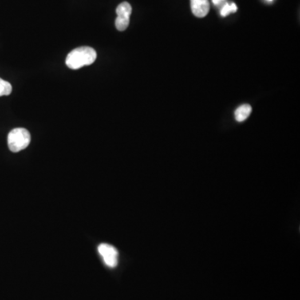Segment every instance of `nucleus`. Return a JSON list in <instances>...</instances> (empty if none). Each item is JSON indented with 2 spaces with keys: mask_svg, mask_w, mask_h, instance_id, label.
<instances>
[{
  "mask_svg": "<svg viewBox=\"0 0 300 300\" xmlns=\"http://www.w3.org/2000/svg\"><path fill=\"white\" fill-rule=\"evenodd\" d=\"M97 59L96 51L91 47H80L71 51L67 55V66L71 69H79L82 67L88 66L95 63Z\"/></svg>",
  "mask_w": 300,
  "mask_h": 300,
  "instance_id": "obj_1",
  "label": "nucleus"
},
{
  "mask_svg": "<svg viewBox=\"0 0 300 300\" xmlns=\"http://www.w3.org/2000/svg\"><path fill=\"white\" fill-rule=\"evenodd\" d=\"M30 134L24 128H14L8 135V145L13 153H18L26 148L30 144Z\"/></svg>",
  "mask_w": 300,
  "mask_h": 300,
  "instance_id": "obj_2",
  "label": "nucleus"
},
{
  "mask_svg": "<svg viewBox=\"0 0 300 300\" xmlns=\"http://www.w3.org/2000/svg\"><path fill=\"white\" fill-rule=\"evenodd\" d=\"M132 13V7L128 2H123L117 7V18L115 20V26L119 31H124L129 25V17Z\"/></svg>",
  "mask_w": 300,
  "mask_h": 300,
  "instance_id": "obj_3",
  "label": "nucleus"
},
{
  "mask_svg": "<svg viewBox=\"0 0 300 300\" xmlns=\"http://www.w3.org/2000/svg\"><path fill=\"white\" fill-rule=\"evenodd\" d=\"M98 250L107 266L110 268L117 266L119 253L115 247L107 243H102L98 248Z\"/></svg>",
  "mask_w": 300,
  "mask_h": 300,
  "instance_id": "obj_4",
  "label": "nucleus"
},
{
  "mask_svg": "<svg viewBox=\"0 0 300 300\" xmlns=\"http://www.w3.org/2000/svg\"><path fill=\"white\" fill-rule=\"evenodd\" d=\"M191 9L194 16L197 18H203L210 11L209 0H190Z\"/></svg>",
  "mask_w": 300,
  "mask_h": 300,
  "instance_id": "obj_5",
  "label": "nucleus"
},
{
  "mask_svg": "<svg viewBox=\"0 0 300 300\" xmlns=\"http://www.w3.org/2000/svg\"><path fill=\"white\" fill-rule=\"evenodd\" d=\"M252 112V108L249 104H243L238 107L234 113L235 119L238 122H243L248 119Z\"/></svg>",
  "mask_w": 300,
  "mask_h": 300,
  "instance_id": "obj_6",
  "label": "nucleus"
},
{
  "mask_svg": "<svg viewBox=\"0 0 300 300\" xmlns=\"http://www.w3.org/2000/svg\"><path fill=\"white\" fill-rule=\"evenodd\" d=\"M12 92V85L9 82L0 79V97L9 95Z\"/></svg>",
  "mask_w": 300,
  "mask_h": 300,
  "instance_id": "obj_7",
  "label": "nucleus"
},
{
  "mask_svg": "<svg viewBox=\"0 0 300 300\" xmlns=\"http://www.w3.org/2000/svg\"><path fill=\"white\" fill-rule=\"evenodd\" d=\"M237 8L236 5L235 4H225L224 6L221 9V15L223 16V17H226V16L229 15L230 13H235L237 11Z\"/></svg>",
  "mask_w": 300,
  "mask_h": 300,
  "instance_id": "obj_8",
  "label": "nucleus"
},
{
  "mask_svg": "<svg viewBox=\"0 0 300 300\" xmlns=\"http://www.w3.org/2000/svg\"><path fill=\"white\" fill-rule=\"evenodd\" d=\"M223 0H213V3H214V5H219L220 3L223 2Z\"/></svg>",
  "mask_w": 300,
  "mask_h": 300,
  "instance_id": "obj_9",
  "label": "nucleus"
},
{
  "mask_svg": "<svg viewBox=\"0 0 300 300\" xmlns=\"http://www.w3.org/2000/svg\"><path fill=\"white\" fill-rule=\"evenodd\" d=\"M267 1H269V2H271V1H273V0H267Z\"/></svg>",
  "mask_w": 300,
  "mask_h": 300,
  "instance_id": "obj_10",
  "label": "nucleus"
}]
</instances>
